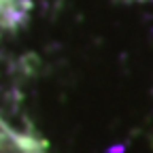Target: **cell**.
Segmentation results:
<instances>
[{
    "instance_id": "obj_1",
    "label": "cell",
    "mask_w": 153,
    "mask_h": 153,
    "mask_svg": "<svg viewBox=\"0 0 153 153\" xmlns=\"http://www.w3.org/2000/svg\"><path fill=\"white\" fill-rule=\"evenodd\" d=\"M7 132H9V128L4 126V121H2V119H0V138H2L4 134H7Z\"/></svg>"
}]
</instances>
